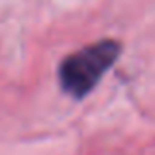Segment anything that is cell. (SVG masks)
<instances>
[{
    "label": "cell",
    "mask_w": 155,
    "mask_h": 155,
    "mask_svg": "<svg viewBox=\"0 0 155 155\" xmlns=\"http://www.w3.org/2000/svg\"><path fill=\"white\" fill-rule=\"evenodd\" d=\"M120 51L122 47L116 39H100L67 55L57 69L61 88L73 98L87 96L116 63Z\"/></svg>",
    "instance_id": "obj_1"
}]
</instances>
